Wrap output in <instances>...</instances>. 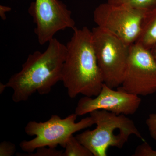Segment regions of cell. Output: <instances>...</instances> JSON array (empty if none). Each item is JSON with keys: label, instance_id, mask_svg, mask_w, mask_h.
Here are the masks:
<instances>
[{"label": "cell", "instance_id": "cell-1", "mask_svg": "<svg viewBox=\"0 0 156 156\" xmlns=\"http://www.w3.org/2000/svg\"><path fill=\"white\" fill-rule=\"evenodd\" d=\"M48 43L44 52L37 51L29 54L20 71L11 76L6 84H1V93L5 88H11L12 100L18 103L28 100L36 92L48 94L62 81L66 45L55 38Z\"/></svg>", "mask_w": 156, "mask_h": 156}, {"label": "cell", "instance_id": "cell-2", "mask_svg": "<svg viewBox=\"0 0 156 156\" xmlns=\"http://www.w3.org/2000/svg\"><path fill=\"white\" fill-rule=\"evenodd\" d=\"M73 30L66 45L61 81L70 98L79 94L97 96L104 82L93 48L92 31L87 27Z\"/></svg>", "mask_w": 156, "mask_h": 156}, {"label": "cell", "instance_id": "cell-3", "mask_svg": "<svg viewBox=\"0 0 156 156\" xmlns=\"http://www.w3.org/2000/svg\"><path fill=\"white\" fill-rule=\"evenodd\" d=\"M90 114L96 128L77 134L76 137L93 156H107L108 149L111 147L122 148L131 135L143 139L135 123L126 115L102 110L94 111Z\"/></svg>", "mask_w": 156, "mask_h": 156}, {"label": "cell", "instance_id": "cell-4", "mask_svg": "<svg viewBox=\"0 0 156 156\" xmlns=\"http://www.w3.org/2000/svg\"><path fill=\"white\" fill-rule=\"evenodd\" d=\"M77 117L75 113L65 119L54 115L45 122H29L24 129L26 134L36 136L31 140H23L20 144V147L27 153L33 152L38 148L43 147L56 148L60 145L64 148L71 135L95 124L91 116L76 122Z\"/></svg>", "mask_w": 156, "mask_h": 156}, {"label": "cell", "instance_id": "cell-5", "mask_svg": "<svg viewBox=\"0 0 156 156\" xmlns=\"http://www.w3.org/2000/svg\"><path fill=\"white\" fill-rule=\"evenodd\" d=\"M91 31L93 48L104 83L112 89L118 88L122 83L131 45L98 27Z\"/></svg>", "mask_w": 156, "mask_h": 156}, {"label": "cell", "instance_id": "cell-6", "mask_svg": "<svg viewBox=\"0 0 156 156\" xmlns=\"http://www.w3.org/2000/svg\"><path fill=\"white\" fill-rule=\"evenodd\" d=\"M146 13L130 7L106 2L95 8L93 17L97 27L108 31L131 45L139 37Z\"/></svg>", "mask_w": 156, "mask_h": 156}, {"label": "cell", "instance_id": "cell-7", "mask_svg": "<svg viewBox=\"0 0 156 156\" xmlns=\"http://www.w3.org/2000/svg\"><path fill=\"white\" fill-rule=\"evenodd\" d=\"M117 89L139 96L156 93V61L150 50L131 45L122 83Z\"/></svg>", "mask_w": 156, "mask_h": 156}, {"label": "cell", "instance_id": "cell-8", "mask_svg": "<svg viewBox=\"0 0 156 156\" xmlns=\"http://www.w3.org/2000/svg\"><path fill=\"white\" fill-rule=\"evenodd\" d=\"M28 12L36 26L34 33L41 45L49 43L59 31L76 27L71 11L59 0H35Z\"/></svg>", "mask_w": 156, "mask_h": 156}, {"label": "cell", "instance_id": "cell-9", "mask_svg": "<svg viewBox=\"0 0 156 156\" xmlns=\"http://www.w3.org/2000/svg\"><path fill=\"white\" fill-rule=\"evenodd\" d=\"M141 103L140 96L119 89L115 90L104 83L95 98L84 96L79 100L75 113L80 116L102 110L117 115H132L137 111Z\"/></svg>", "mask_w": 156, "mask_h": 156}, {"label": "cell", "instance_id": "cell-10", "mask_svg": "<svg viewBox=\"0 0 156 156\" xmlns=\"http://www.w3.org/2000/svg\"><path fill=\"white\" fill-rule=\"evenodd\" d=\"M135 43L148 50L156 44V8L146 13Z\"/></svg>", "mask_w": 156, "mask_h": 156}, {"label": "cell", "instance_id": "cell-11", "mask_svg": "<svg viewBox=\"0 0 156 156\" xmlns=\"http://www.w3.org/2000/svg\"><path fill=\"white\" fill-rule=\"evenodd\" d=\"M64 148L62 156H93L91 152L73 135L68 139Z\"/></svg>", "mask_w": 156, "mask_h": 156}, {"label": "cell", "instance_id": "cell-12", "mask_svg": "<svg viewBox=\"0 0 156 156\" xmlns=\"http://www.w3.org/2000/svg\"><path fill=\"white\" fill-rule=\"evenodd\" d=\"M107 2L115 5L130 7L146 13L156 8V0H108Z\"/></svg>", "mask_w": 156, "mask_h": 156}, {"label": "cell", "instance_id": "cell-13", "mask_svg": "<svg viewBox=\"0 0 156 156\" xmlns=\"http://www.w3.org/2000/svg\"><path fill=\"white\" fill-rule=\"evenodd\" d=\"M56 148H51L48 147H43L37 149L35 153H16L18 156H62L63 151L57 150Z\"/></svg>", "mask_w": 156, "mask_h": 156}, {"label": "cell", "instance_id": "cell-14", "mask_svg": "<svg viewBox=\"0 0 156 156\" xmlns=\"http://www.w3.org/2000/svg\"><path fill=\"white\" fill-rule=\"evenodd\" d=\"M133 156H156V150H154L146 142H144L137 146Z\"/></svg>", "mask_w": 156, "mask_h": 156}, {"label": "cell", "instance_id": "cell-15", "mask_svg": "<svg viewBox=\"0 0 156 156\" xmlns=\"http://www.w3.org/2000/svg\"><path fill=\"white\" fill-rule=\"evenodd\" d=\"M16 146L10 141H3L0 144V156H12L16 154Z\"/></svg>", "mask_w": 156, "mask_h": 156}, {"label": "cell", "instance_id": "cell-16", "mask_svg": "<svg viewBox=\"0 0 156 156\" xmlns=\"http://www.w3.org/2000/svg\"><path fill=\"white\" fill-rule=\"evenodd\" d=\"M150 135L155 140H156V113H151L146 121Z\"/></svg>", "mask_w": 156, "mask_h": 156}, {"label": "cell", "instance_id": "cell-17", "mask_svg": "<svg viewBox=\"0 0 156 156\" xmlns=\"http://www.w3.org/2000/svg\"><path fill=\"white\" fill-rule=\"evenodd\" d=\"M11 8L7 6L1 5L0 6V16L3 20L6 19V13L11 10Z\"/></svg>", "mask_w": 156, "mask_h": 156}, {"label": "cell", "instance_id": "cell-18", "mask_svg": "<svg viewBox=\"0 0 156 156\" xmlns=\"http://www.w3.org/2000/svg\"><path fill=\"white\" fill-rule=\"evenodd\" d=\"M150 50L152 55L153 56L155 60L156 61V44L154 45L153 47L151 48Z\"/></svg>", "mask_w": 156, "mask_h": 156}]
</instances>
